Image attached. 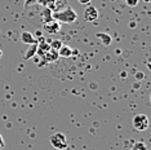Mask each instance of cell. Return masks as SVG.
<instances>
[{
    "mask_svg": "<svg viewBox=\"0 0 151 150\" xmlns=\"http://www.w3.org/2000/svg\"><path fill=\"white\" fill-rule=\"evenodd\" d=\"M52 17L54 21L60 23H74L78 18V14L71 6H66L61 11H54L52 13Z\"/></svg>",
    "mask_w": 151,
    "mask_h": 150,
    "instance_id": "cell-1",
    "label": "cell"
},
{
    "mask_svg": "<svg viewBox=\"0 0 151 150\" xmlns=\"http://www.w3.org/2000/svg\"><path fill=\"white\" fill-rule=\"evenodd\" d=\"M50 144L54 149L57 150H65L68 148V141H67V137L65 136L63 133L61 132H57V133H53L49 138Z\"/></svg>",
    "mask_w": 151,
    "mask_h": 150,
    "instance_id": "cell-2",
    "label": "cell"
},
{
    "mask_svg": "<svg viewBox=\"0 0 151 150\" xmlns=\"http://www.w3.org/2000/svg\"><path fill=\"white\" fill-rule=\"evenodd\" d=\"M133 127L137 131H146L149 128V118L145 114H137L133 118Z\"/></svg>",
    "mask_w": 151,
    "mask_h": 150,
    "instance_id": "cell-3",
    "label": "cell"
},
{
    "mask_svg": "<svg viewBox=\"0 0 151 150\" xmlns=\"http://www.w3.org/2000/svg\"><path fill=\"white\" fill-rule=\"evenodd\" d=\"M43 30L45 31L47 34H49V35H54V34H58L61 30V23L54 21V19H52V21L49 22H45L43 23Z\"/></svg>",
    "mask_w": 151,
    "mask_h": 150,
    "instance_id": "cell-4",
    "label": "cell"
},
{
    "mask_svg": "<svg viewBox=\"0 0 151 150\" xmlns=\"http://www.w3.org/2000/svg\"><path fill=\"white\" fill-rule=\"evenodd\" d=\"M98 18V11L93 5H88L84 11V21L85 22H94Z\"/></svg>",
    "mask_w": 151,
    "mask_h": 150,
    "instance_id": "cell-5",
    "label": "cell"
},
{
    "mask_svg": "<svg viewBox=\"0 0 151 150\" xmlns=\"http://www.w3.org/2000/svg\"><path fill=\"white\" fill-rule=\"evenodd\" d=\"M21 40L25 44H37L36 38L34 36V34L30 32V31H23L21 34Z\"/></svg>",
    "mask_w": 151,
    "mask_h": 150,
    "instance_id": "cell-6",
    "label": "cell"
},
{
    "mask_svg": "<svg viewBox=\"0 0 151 150\" xmlns=\"http://www.w3.org/2000/svg\"><path fill=\"white\" fill-rule=\"evenodd\" d=\"M43 58V63H49V62H53L58 58V52L54 49H50L49 52H47L44 56L42 57Z\"/></svg>",
    "mask_w": 151,
    "mask_h": 150,
    "instance_id": "cell-7",
    "label": "cell"
},
{
    "mask_svg": "<svg viewBox=\"0 0 151 150\" xmlns=\"http://www.w3.org/2000/svg\"><path fill=\"white\" fill-rule=\"evenodd\" d=\"M74 53V49L71 48V47L68 45H62L60 49H58V56L63 57V58H68V57H71Z\"/></svg>",
    "mask_w": 151,
    "mask_h": 150,
    "instance_id": "cell-8",
    "label": "cell"
},
{
    "mask_svg": "<svg viewBox=\"0 0 151 150\" xmlns=\"http://www.w3.org/2000/svg\"><path fill=\"white\" fill-rule=\"evenodd\" d=\"M50 49H52V48H50V45L48 43L40 42V43H37V52H36V54H39L40 57H43L44 54H45L47 52H49Z\"/></svg>",
    "mask_w": 151,
    "mask_h": 150,
    "instance_id": "cell-9",
    "label": "cell"
},
{
    "mask_svg": "<svg viewBox=\"0 0 151 150\" xmlns=\"http://www.w3.org/2000/svg\"><path fill=\"white\" fill-rule=\"evenodd\" d=\"M96 36L98 38L99 40L102 42V44H104L105 47H109L110 44H111V36L109 35V34H106V32H97L96 34Z\"/></svg>",
    "mask_w": 151,
    "mask_h": 150,
    "instance_id": "cell-10",
    "label": "cell"
},
{
    "mask_svg": "<svg viewBox=\"0 0 151 150\" xmlns=\"http://www.w3.org/2000/svg\"><path fill=\"white\" fill-rule=\"evenodd\" d=\"M36 52H37V44H30L29 49H27V52L25 53V60L32 58V57L36 54Z\"/></svg>",
    "mask_w": 151,
    "mask_h": 150,
    "instance_id": "cell-11",
    "label": "cell"
},
{
    "mask_svg": "<svg viewBox=\"0 0 151 150\" xmlns=\"http://www.w3.org/2000/svg\"><path fill=\"white\" fill-rule=\"evenodd\" d=\"M52 13H53V11H52L50 8H48V6H47L45 9H44V12H43V14H42V17H43V23L52 21V19H53Z\"/></svg>",
    "mask_w": 151,
    "mask_h": 150,
    "instance_id": "cell-12",
    "label": "cell"
},
{
    "mask_svg": "<svg viewBox=\"0 0 151 150\" xmlns=\"http://www.w3.org/2000/svg\"><path fill=\"white\" fill-rule=\"evenodd\" d=\"M130 150H147V145L143 141H137V142H133Z\"/></svg>",
    "mask_w": 151,
    "mask_h": 150,
    "instance_id": "cell-13",
    "label": "cell"
},
{
    "mask_svg": "<svg viewBox=\"0 0 151 150\" xmlns=\"http://www.w3.org/2000/svg\"><path fill=\"white\" fill-rule=\"evenodd\" d=\"M49 45H50V48H52V49H54V50H57V52H58V49L63 45V43L61 42V40H53V42L49 43Z\"/></svg>",
    "mask_w": 151,
    "mask_h": 150,
    "instance_id": "cell-14",
    "label": "cell"
},
{
    "mask_svg": "<svg viewBox=\"0 0 151 150\" xmlns=\"http://www.w3.org/2000/svg\"><path fill=\"white\" fill-rule=\"evenodd\" d=\"M125 1L129 6H136L137 4H138V0H125Z\"/></svg>",
    "mask_w": 151,
    "mask_h": 150,
    "instance_id": "cell-15",
    "label": "cell"
},
{
    "mask_svg": "<svg viewBox=\"0 0 151 150\" xmlns=\"http://www.w3.org/2000/svg\"><path fill=\"white\" fill-rule=\"evenodd\" d=\"M5 146V142H4V138H3V136L0 135V150H3Z\"/></svg>",
    "mask_w": 151,
    "mask_h": 150,
    "instance_id": "cell-16",
    "label": "cell"
},
{
    "mask_svg": "<svg viewBox=\"0 0 151 150\" xmlns=\"http://www.w3.org/2000/svg\"><path fill=\"white\" fill-rule=\"evenodd\" d=\"M136 78H137V79H143V78H145V74H143V73H137Z\"/></svg>",
    "mask_w": 151,
    "mask_h": 150,
    "instance_id": "cell-17",
    "label": "cell"
},
{
    "mask_svg": "<svg viewBox=\"0 0 151 150\" xmlns=\"http://www.w3.org/2000/svg\"><path fill=\"white\" fill-rule=\"evenodd\" d=\"M79 3H80V4H89L91 0H79Z\"/></svg>",
    "mask_w": 151,
    "mask_h": 150,
    "instance_id": "cell-18",
    "label": "cell"
},
{
    "mask_svg": "<svg viewBox=\"0 0 151 150\" xmlns=\"http://www.w3.org/2000/svg\"><path fill=\"white\" fill-rule=\"evenodd\" d=\"M122 76H123V78H125V76H127V73H125V71H124V73H122Z\"/></svg>",
    "mask_w": 151,
    "mask_h": 150,
    "instance_id": "cell-19",
    "label": "cell"
},
{
    "mask_svg": "<svg viewBox=\"0 0 151 150\" xmlns=\"http://www.w3.org/2000/svg\"><path fill=\"white\" fill-rule=\"evenodd\" d=\"M143 1H145V3H150L151 0H143Z\"/></svg>",
    "mask_w": 151,
    "mask_h": 150,
    "instance_id": "cell-20",
    "label": "cell"
},
{
    "mask_svg": "<svg viewBox=\"0 0 151 150\" xmlns=\"http://www.w3.org/2000/svg\"><path fill=\"white\" fill-rule=\"evenodd\" d=\"M1 56H3V52H1V50H0V58H1Z\"/></svg>",
    "mask_w": 151,
    "mask_h": 150,
    "instance_id": "cell-21",
    "label": "cell"
}]
</instances>
